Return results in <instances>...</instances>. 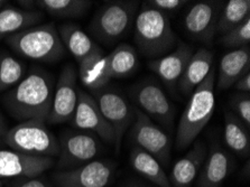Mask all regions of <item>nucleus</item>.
Masks as SVG:
<instances>
[{
	"label": "nucleus",
	"mask_w": 250,
	"mask_h": 187,
	"mask_svg": "<svg viewBox=\"0 0 250 187\" xmlns=\"http://www.w3.org/2000/svg\"><path fill=\"white\" fill-rule=\"evenodd\" d=\"M130 166L136 173L142 175L158 187H172L167 174L165 173L161 163L140 148L134 147L131 149Z\"/></svg>",
	"instance_id": "393cba45"
},
{
	"label": "nucleus",
	"mask_w": 250,
	"mask_h": 187,
	"mask_svg": "<svg viewBox=\"0 0 250 187\" xmlns=\"http://www.w3.org/2000/svg\"><path fill=\"white\" fill-rule=\"evenodd\" d=\"M134 25L138 51L148 59L156 60L167 55L179 43L168 16L161 11L142 5Z\"/></svg>",
	"instance_id": "f03ea898"
},
{
	"label": "nucleus",
	"mask_w": 250,
	"mask_h": 187,
	"mask_svg": "<svg viewBox=\"0 0 250 187\" xmlns=\"http://www.w3.org/2000/svg\"><path fill=\"white\" fill-rule=\"evenodd\" d=\"M234 89L238 92L241 93H249L250 92V72L246 73L242 78H240L234 84Z\"/></svg>",
	"instance_id": "72a5a7b5"
},
{
	"label": "nucleus",
	"mask_w": 250,
	"mask_h": 187,
	"mask_svg": "<svg viewBox=\"0 0 250 187\" xmlns=\"http://www.w3.org/2000/svg\"><path fill=\"white\" fill-rule=\"evenodd\" d=\"M105 57L110 79L128 78L135 73L139 65L137 52L128 44L118 45Z\"/></svg>",
	"instance_id": "a878e982"
},
{
	"label": "nucleus",
	"mask_w": 250,
	"mask_h": 187,
	"mask_svg": "<svg viewBox=\"0 0 250 187\" xmlns=\"http://www.w3.org/2000/svg\"><path fill=\"white\" fill-rule=\"evenodd\" d=\"M213 64V54L208 48H199L193 53L187 67L182 74L177 90L184 95L190 97L196 87L202 83L210 73Z\"/></svg>",
	"instance_id": "6ab92c4d"
},
{
	"label": "nucleus",
	"mask_w": 250,
	"mask_h": 187,
	"mask_svg": "<svg viewBox=\"0 0 250 187\" xmlns=\"http://www.w3.org/2000/svg\"><path fill=\"white\" fill-rule=\"evenodd\" d=\"M43 19V14L32 9H21L6 6L0 9V40L20 33Z\"/></svg>",
	"instance_id": "4be33fe9"
},
{
	"label": "nucleus",
	"mask_w": 250,
	"mask_h": 187,
	"mask_svg": "<svg viewBox=\"0 0 250 187\" xmlns=\"http://www.w3.org/2000/svg\"><path fill=\"white\" fill-rule=\"evenodd\" d=\"M0 187H2V182L0 181Z\"/></svg>",
	"instance_id": "4c0bfd02"
},
{
	"label": "nucleus",
	"mask_w": 250,
	"mask_h": 187,
	"mask_svg": "<svg viewBox=\"0 0 250 187\" xmlns=\"http://www.w3.org/2000/svg\"><path fill=\"white\" fill-rule=\"evenodd\" d=\"M10 187H54L51 183L39 177L34 178H16L11 183Z\"/></svg>",
	"instance_id": "473e14b6"
},
{
	"label": "nucleus",
	"mask_w": 250,
	"mask_h": 187,
	"mask_svg": "<svg viewBox=\"0 0 250 187\" xmlns=\"http://www.w3.org/2000/svg\"><path fill=\"white\" fill-rule=\"evenodd\" d=\"M215 68L212 67L206 80L193 91L179 122L176 131V148L185 149L198 138L209 124L215 109Z\"/></svg>",
	"instance_id": "7ed1b4c3"
},
{
	"label": "nucleus",
	"mask_w": 250,
	"mask_h": 187,
	"mask_svg": "<svg viewBox=\"0 0 250 187\" xmlns=\"http://www.w3.org/2000/svg\"><path fill=\"white\" fill-rule=\"evenodd\" d=\"M187 3H188L187 0H148V1H144L143 5L167 15V13L180 10Z\"/></svg>",
	"instance_id": "2f4dec72"
},
{
	"label": "nucleus",
	"mask_w": 250,
	"mask_h": 187,
	"mask_svg": "<svg viewBox=\"0 0 250 187\" xmlns=\"http://www.w3.org/2000/svg\"><path fill=\"white\" fill-rule=\"evenodd\" d=\"M77 75V71L71 64L61 71L54 87L51 111L46 118L48 124H64L73 118L79 94Z\"/></svg>",
	"instance_id": "f8f14e48"
},
{
	"label": "nucleus",
	"mask_w": 250,
	"mask_h": 187,
	"mask_svg": "<svg viewBox=\"0 0 250 187\" xmlns=\"http://www.w3.org/2000/svg\"><path fill=\"white\" fill-rule=\"evenodd\" d=\"M53 166L52 157L0 149V179L39 177Z\"/></svg>",
	"instance_id": "2eb2a0df"
},
{
	"label": "nucleus",
	"mask_w": 250,
	"mask_h": 187,
	"mask_svg": "<svg viewBox=\"0 0 250 187\" xmlns=\"http://www.w3.org/2000/svg\"><path fill=\"white\" fill-rule=\"evenodd\" d=\"M3 143L11 150L29 155L53 158L60 154L59 140L46 127L45 121L40 119L22 121L7 130Z\"/></svg>",
	"instance_id": "39448f33"
},
{
	"label": "nucleus",
	"mask_w": 250,
	"mask_h": 187,
	"mask_svg": "<svg viewBox=\"0 0 250 187\" xmlns=\"http://www.w3.org/2000/svg\"><path fill=\"white\" fill-rule=\"evenodd\" d=\"M130 95L137 105L136 109L167 133L173 132L175 108L160 83L151 79L145 80L132 87Z\"/></svg>",
	"instance_id": "0eeeda50"
},
{
	"label": "nucleus",
	"mask_w": 250,
	"mask_h": 187,
	"mask_svg": "<svg viewBox=\"0 0 250 187\" xmlns=\"http://www.w3.org/2000/svg\"><path fill=\"white\" fill-rule=\"evenodd\" d=\"M72 124L82 131L91 132L100 137L105 143L116 146V133L108 124L93 97L84 91L79 90L77 108L72 118Z\"/></svg>",
	"instance_id": "4468645a"
},
{
	"label": "nucleus",
	"mask_w": 250,
	"mask_h": 187,
	"mask_svg": "<svg viewBox=\"0 0 250 187\" xmlns=\"http://www.w3.org/2000/svg\"><path fill=\"white\" fill-rule=\"evenodd\" d=\"M6 125H5V121H3L2 117L0 116V144H1V141H3V138H5V135H6Z\"/></svg>",
	"instance_id": "f704fd0d"
},
{
	"label": "nucleus",
	"mask_w": 250,
	"mask_h": 187,
	"mask_svg": "<svg viewBox=\"0 0 250 187\" xmlns=\"http://www.w3.org/2000/svg\"><path fill=\"white\" fill-rule=\"evenodd\" d=\"M221 1H199L184 15V28L193 40L210 44L217 34V24L222 10Z\"/></svg>",
	"instance_id": "ddd939ff"
},
{
	"label": "nucleus",
	"mask_w": 250,
	"mask_h": 187,
	"mask_svg": "<svg viewBox=\"0 0 250 187\" xmlns=\"http://www.w3.org/2000/svg\"><path fill=\"white\" fill-rule=\"evenodd\" d=\"M7 6V1H3V0H0V9L3 8V7Z\"/></svg>",
	"instance_id": "c9c22d12"
},
{
	"label": "nucleus",
	"mask_w": 250,
	"mask_h": 187,
	"mask_svg": "<svg viewBox=\"0 0 250 187\" xmlns=\"http://www.w3.org/2000/svg\"><path fill=\"white\" fill-rule=\"evenodd\" d=\"M129 187H146V186H143V185H138V184H131V185H129Z\"/></svg>",
	"instance_id": "e433bc0d"
},
{
	"label": "nucleus",
	"mask_w": 250,
	"mask_h": 187,
	"mask_svg": "<svg viewBox=\"0 0 250 187\" xmlns=\"http://www.w3.org/2000/svg\"><path fill=\"white\" fill-rule=\"evenodd\" d=\"M59 35L61 41L78 63H81L86 57L102 52V49L94 43L84 30H82L75 24H64L59 28Z\"/></svg>",
	"instance_id": "412c9836"
},
{
	"label": "nucleus",
	"mask_w": 250,
	"mask_h": 187,
	"mask_svg": "<svg viewBox=\"0 0 250 187\" xmlns=\"http://www.w3.org/2000/svg\"><path fill=\"white\" fill-rule=\"evenodd\" d=\"M130 139L135 147L148 152L161 165L167 167L170 162L172 139L164 129L151 121L140 110H135V121L130 128Z\"/></svg>",
	"instance_id": "6e6552de"
},
{
	"label": "nucleus",
	"mask_w": 250,
	"mask_h": 187,
	"mask_svg": "<svg viewBox=\"0 0 250 187\" xmlns=\"http://www.w3.org/2000/svg\"><path fill=\"white\" fill-rule=\"evenodd\" d=\"M54 79L42 68H33L2 97V103L15 119L46 120L52 108Z\"/></svg>",
	"instance_id": "f257e3e1"
},
{
	"label": "nucleus",
	"mask_w": 250,
	"mask_h": 187,
	"mask_svg": "<svg viewBox=\"0 0 250 187\" xmlns=\"http://www.w3.org/2000/svg\"><path fill=\"white\" fill-rule=\"evenodd\" d=\"M78 75L82 84L92 92L108 86L111 79L108 71L107 57L104 52L96 53L79 63Z\"/></svg>",
	"instance_id": "5701e85b"
},
{
	"label": "nucleus",
	"mask_w": 250,
	"mask_h": 187,
	"mask_svg": "<svg viewBox=\"0 0 250 187\" xmlns=\"http://www.w3.org/2000/svg\"><path fill=\"white\" fill-rule=\"evenodd\" d=\"M5 40L18 55L39 62L54 63L66 54L58 29L52 22L21 30Z\"/></svg>",
	"instance_id": "20e7f679"
},
{
	"label": "nucleus",
	"mask_w": 250,
	"mask_h": 187,
	"mask_svg": "<svg viewBox=\"0 0 250 187\" xmlns=\"http://www.w3.org/2000/svg\"><path fill=\"white\" fill-rule=\"evenodd\" d=\"M92 97L99 106L102 116L115 131L116 147L119 150L125 132L134 124L136 109L132 108L130 102L123 94L108 86L94 91Z\"/></svg>",
	"instance_id": "9d476101"
},
{
	"label": "nucleus",
	"mask_w": 250,
	"mask_h": 187,
	"mask_svg": "<svg viewBox=\"0 0 250 187\" xmlns=\"http://www.w3.org/2000/svg\"><path fill=\"white\" fill-rule=\"evenodd\" d=\"M230 105L233 113L250 129V97L249 93L239 92L231 98Z\"/></svg>",
	"instance_id": "7c9ffc66"
},
{
	"label": "nucleus",
	"mask_w": 250,
	"mask_h": 187,
	"mask_svg": "<svg viewBox=\"0 0 250 187\" xmlns=\"http://www.w3.org/2000/svg\"><path fill=\"white\" fill-rule=\"evenodd\" d=\"M234 168L233 159L218 144L210 147L200 170L198 187H220Z\"/></svg>",
	"instance_id": "f3484780"
},
{
	"label": "nucleus",
	"mask_w": 250,
	"mask_h": 187,
	"mask_svg": "<svg viewBox=\"0 0 250 187\" xmlns=\"http://www.w3.org/2000/svg\"><path fill=\"white\" fill-rule=\"evenodd\" d=\"M34 3L47 14L59 18L82 17L92 6L89 0H37Z\"/></svg>",
	"instance_id": "bb28decb"
},
{
	"label": "nucleus",
	"mask_w": 250,
	"mask_h": 187,
	"mask_svg": "<svg viewBox=\"0 0 250 187\" xmlns=\"http://www.w3.org/2000/svg\"><path fill=\"white\" fill-rule=\"evenodd\" d=\"M207 152L206 145L202 141H195L191 150L174 164L168 176L172 187H191L199 176Z\"/></svg>",
	"instance_id": "a211bd4d"
},
{
	"label": "nucleus",
	"mask_w": 250,
	"mask_h": 187,
	"mask_svg": "<svg viewBox=\"0 0 250 187\" xmlns=\"http://www.w3.org/2000/svg\"><path fill=\"white\" fill-rule=\"evenodd\" d=\"M223 139L227 147L241 158H249L250 155V133L239 118L232 111L225 113Z\"/></svg>",
	"instance_id": "b1692460"
},
{
	"label": "nucleus",
	"mask_w": 250,
	"mask_h": 187,
	"mask_svg": "<svg viewBox=\"0 0 250 187\" xmlns=\"http://www.w3.org/2000/svg\"><path fill=\"white\" fill-rule=\"evenodd\" d=\"M137 7V1L105 2L91 21V32L104 43H116L130 30Z\"/></svg>",
	"instance_id": "423d86ee"
},
{
	"label": "nucleus",
	"mask_w": 250,
	"mask_h": 187,
	"mask_svg": "<svg viewBox=\"0 0 250 187\" xmlns=\"http://www.w3.org/2000/svg\"><path fill=\"white\" fill-rule=\"evenodd\" d=\"M247 18H250L249 0H229L223 3L217 24V33L225 35L242 24Z\"/></svg>",
	"instance_id": "cd10ccee"
},
{
	"label": "nucleus",
	"mask_w": 250,
	"mask_h": 187,
	"mask_svg": "<svg viewBox=\"0 0 250 187\" xmlns=\"http://www.w3.org/2000/svg\"><path fill=\"white\" fill-rule=\"evenodd\" d=\"M193 48L190 45L179 42L176 47L167 55L160 59L151 60L149 67L153 70L161 81L172 92H175L182 74L187 67L188 61L193 55Z\"/></svg>",
	"instance_id": "dca6fc26"
},
{
	"label": "nucleus",
	"mask_w": 250,
	"mask_h": 187,
	"mask_svg": "<svg viewBox=\"0 0 250 187\" xmlns=\"http://www.w3.org/2000/svg\"><path fill=\"white\" fill-rule=\"evenodd\" d=\"M60 154L58 167L70 170L85 165L101 151V143L96 135L86 131H67L59 141Z\"/></svg>",
	"instance_id": "1a4fd4ad"
},
{
	"label": "nucleus",
	"mask_w": 250,
	"mask_h": 187,
	"mask_svg": "<svg viewBox=\"0 0 250 187\" xmlns=\"http://www.w3.org/2000/svg\"><path fill=\"white\" fill-rule=\"evenodd\" d=\"M250 72L249 46L232 49L222 56L219 65L217 84L220 90L229 89L246 73Z\"/></svg>",
	"instance_id": "aec40b11"
},
{
	"label": "nucleus",
	"mask_w": 250,
	"mask_h": 187,
	"mask_svg": "<svg viewBox=\"0 0 250 187\" xmlns=\"http://www.w3.org/2000/svg\"><path fill=\"white\" fill-rule=\"evenodd\" d=\"M25 76V65L8 52H0V93L13 89Z\"/></svg>",
	"instance_id": "c85d7f7f"
},
{
	"label": "nucleus",
	"mask_w": 250,
	"mask_h": 187,
	"mask_svg": "<svg viewBox=\"0 0 250 187\" xmlns=\"http://www.w3.org/2000/svg\"><path fill=\"white\" fill-rule=\"evenodd\" d=\"M221 43L223 46L234 49L248 46L250 43V18H247L236 28L222 35Z\"/></svg>",
	"instance_id": "c756f323"
},
{
	"label": "nucleus",
	"mask_w": 250,
	"mask_h": 187,
	"mask_svg": "<svg viewBox=\"0 0 250 187\" xmlns=\"http://www.w3.org/2000/svg\"><path fill=\"white\" fill-rule=\"evenodd\" d=\"M115 170L113 163L96 159L78 168L58 171L53 175V181L58 187H107Z\"/></svg>",
	"instance_id": "9b49d317"
}]
</instances>
